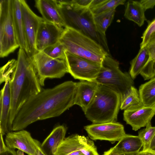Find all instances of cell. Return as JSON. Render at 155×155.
I'll list each match as a JSON object with an SVG mask.
<instances>
[{
  "label": "cell",
  "instance_id": "cell-14",
  "mask_svg": "<svg viewBox=\"0 0 155 155\" xmlns=\"http://www.w3.org/2000/svg\"><path fill=\"white\" fill-rule=\"evenodd\" d=\"M155 114V106H145L140 103L124 110V120L131 126L133 130L136 131L146 126Z\"/></svg>",
  "mask_w": 155,
  "mask_h": 155
},
{
  "label": "cell",
  "instance_id": "cell-5",
  "mask_svg": "<svg viewBox=\"0 0 155 155\" xmlns=\"http://www.w3.org/2000/svg\"><path fill=\"white\" fill-rule=\"evenodd\" d=\"M59 41L68 52L94 62L101 64L108 54L94 40L70 28H64Z\"/></svg>",
  "mask_w": 155,
  "mask_h": 155
},
{
  "label": "cell",
  "instance_id": "cell-38",
  "mask_svg": "<svg viewBox=\"0 0 155 155\" xmlns=\"http://www.w3.org/2000/svg\"><path fill=\"white\" fill-rule=\"evenodd\" d=\"M136 155H155V151L150 150L147 151H141L139 152Z\"/></svg>",
  "mask_w": 155,
  "mask_h": 155
},
{
  "label": "cell",
  "instance_id": "cell-32",
  "mask_svg": "<svg viewBox=\"0 0 155 155\" xmlns=\"http://www.w3.org/2000/svg\"><path fill=\"white\" fill-rule=\"evenodd\" d=\"M146 11L149 9H152L155 6V0H141L139 1Z\"/></svg>",
  "mask_w": 155,
  "mask_h": 155
},
{
  "label": "cell",
  "instance_id": "cell-19",
  "mask_svg": "<svg viewBox=\"0 0 155 155\" xmlns=\"http://www.w3.org/2000/svg\"><path fill=\"white\" fill-rule=\"evenodd\" d=\"M11 9L13 25L16 39L19 48L27 53L28 48L25 33L20 0H11Z\"/></svg>",
  "mask_w": 155,
  "mask_h": 155
},
{
  "label": "cell",
  "instance_id": "cell-20",
  "mask_svg": "<svg viewBox=\"0 0 155 155\" xmlns=\"http://www.w3.org/2000/svg\"><path fill=\"white\" fill-rule=\"evenodd\" d=\"M66 131L64 126H58L45 139L41 146L46 155H56L59 146L65 138Z\"/></svg>",
  "mask_w": 155,
  "mask_h": 155
},
{
  "label": "cell",
  "instance_id": "cell-37",
  "mask_svg": "<svg viewBox=\"0 0 155 155\" xmlns=\"http://www.w3.org/2000/svg\"><path fill=\"white\" fill-rule=\"evenodd\" d=\"M137 154H126L119 153L114 152L112 151L110 149L104 152L103 155H136Z\"/></svg>",
  "mask_w": 155,
  "mask_h": 155
},
{
  "label": "cell",
  "instance_id": "cell-30",
  "mask_svg": "<svg viewBox=\"0 0 155 155\" xmlns=\"http://www.w3.org/2000/svg\"><path fill=\"white\" fill-rule=\"evenodd\" d=\"M125 0H104L99 6L91 10L93 15L99 14L114 8L120 5H124Z\"/></svg>",
  "mask_w": 155,
  "mask_h": 155
},
{
  "label": "cell",
  "instance_id": "cell-10",
  "mask_svg": "<svg viewBox=\"0 0 155 155\" xmlns=\"http://www.w3.org/2000/svg\"><path fill=\"white\" fill-rule=\"evenodd\" d=\"M56 155H100L93 141L78 134L65 138L59 146Z\"/></svg>",
  "mask_w": 155,
  "mask_h": 155
},
{
  "label": "cell",
  "instance_id": "cell-4",
  "mask_svg": "<svg viewBox=\"0 0 155 155\" xmlns=\"http://www.w3.org/2000/svg\"><path fill=\"white\" fill-rule=\"evenodd\" d=\"M121 100L118 93L98 84L95 95L84 113L93 124L117 122Z\"/></svg>",
  "mask_w": 155,
  "mask_h": 155
},
{
  "label": "cell",
  "instance_id": "cell-26",
  "mask_svg": "<svg viewBox=\"0 0 155 155\" xmlns=\"http://www.w3.org/2000/svg\"><path fill=\"white\" fill-rule=\"evenodd\" d=\"M140 103L139 91L133 86L121 97L120 109L124 110Z\"/></svg>",
  "mask_w": 155,
  "mask_h": 155
},
{
  "label": "cell",
  "instance_id": "cell-22",
  "mask_svg": "<svg viewBox=\"0 0 155 155\" xmlns=\"http://www.w3.org/2000/svg\"><path fill=\"white\" fill-rule=\"evenodd\" d=\"M145 11L140 1L129 0L126 5L124 16L127 19L141 27L146 20Z\"/></svg>",
  "mask_w": 155,
  "mask_h": 155
},
{
  "label": "cell",
  "instance_id": "cell-28",
  "mask_svg": "<svg viewBox=\"0 0 155 155\" xmlns=\"http://www.w3.org/2000/svg\"><path fill=\"white\" fill-rule=\"evenodd\" d=\"M146 127L138 132V136L142 143L143 151L150 150L151 143L155 134V127L151 126V122Z\"/></svg>",
  "mask_w": 155,
  "mask_h": 155
},
{
  "label": "cell",
  "instance_id": "cell-23",
  "mask_svg": "<svg viewBox=\"0 0 155 155\" xmlns=\"http://www.w3.org/2000/svg\"><path fill=\"white\" fill-rule=\"evenodd\" d=\"M138 91L143 105L149 107L155 106V76L141 85Z\"/></svg>",
  "mask_w": 155,
  "mask_h": 155
},
{
  "label": "cell",
  "instance_id": "cell-7",
  "mask_svg": "<svg viewBox=\"0 0 155 155\" xmlns=\"http://www.w3.org/2000/svg\"><path fill=\"white\" fill-rule=\"evenodd\" d=\"M19 47L13 25L11 0H1L0 57L7 56Z\"/></svg>",
  "mask_w": 155,
  "mask_h": 155
},
{
  "label": "cell",
  "instance_id": "cell-31",
  "mask_svg": "<svg viewBox=\"0 0 155 155\" xmlns=\"http://www.w3.org/2000/svg\"><path fill=\"white\" fill-rule=\"evenodd\" d=\"M155 34V18L150 21L143 34L142 41L140 44V48L145 46L151 37Z\"/></svg>",
  "mask_w": 155,
  "mask_h": 155
},
{
  "label": "cell",
  "instance_id": "cell-8",
  "mask_svg": "<svg viewBox=\"0 0 155 155\" xmlns=\"http://www.w3.org/2000/svg\"><path fill=\"white\" fill-rule=\"evenodd\" d=\"M41 86L47 78H61L68 73L65 60L54 59L43 51H37L31 58Z\"/></svg>",
  "mask_w": 155,
  "mask_h": 155
},
{
  "label": "cell",
  "instance_id": "cell-41",
  "mask_svg": "<svg viewBox=\"0 0 155 155\" xmlns=\"http://www.w3.org/2000/svg\"><path fill=\"white\" fill-rule=\"evenodd\" d=\"M153 71L154 75L155 76V60L154 61L153 65Z\"/></svg>",
  "mask_w": 155,
  "mask_h": 155
},
{
  "label": "cell",
  "instance_id": "cell-9",
  "mask_svg": "<svg viewBox=\"0 0 155 155\" xmlns=\"http://www.w3.org/2000/svg\"><path fill=\"white\" fill-rule=\"evenodd\" d=\"M65 54L68 73L75 79L95 82L101 64L77 56L66 51Z\"/></svg>",
  "mask_w": 155,
  "mask_h": 155
},
{
  "label": "cell",
  "instance_id": "cell-34",
  "mask_svg": "<svg viewBox=\"0 0 155 155\" xmlns=\"http://www.w3.org/2000/svg\"><path fill=\"white\" fill-rule=\"evenodd\" d=\"M3 136L0 133V153L6 151L8 148L4 142Z\"/></svg>",
  "mask_w": 155,
  "mask_h": 155
},
{
  "label": "cell",
  "instance_id": "cell-2",
  "mask_svg": "<svg viewBox=\"0 0 155 155\" xmlns=\"http://www.w3.org/2000/svg\"><path fill=\"white\" fill-rule=\"evenodd\" d=\"M15 71L11 81L12 95L10 122L12 123L17 113L29 99L42 89L32 59L19 48Z\"/></svg>",
  "mask_w": 155,
  "mask_h": 155
},
{
  "label": "cell",
  "instance_id": "cell-11",
  "mask_svg": "<svg viewBox=\"0 0 155 155\" xmlns=\"http://www.w3.org/2000/svg\"><path fill=\"white\" fill-rule=\"evenodd\" d=\"M20 1L24 32L28 48L27 54L31 58L37 52L36 47V36L40 24L43 19L35 14L25 1Z\"/></svg>",
  "mask_w": 155,
  "mask_h": 155
},
{
  "label": "cell",
  "instance_id": "cell-29",
  "mask_svg": "<svg viewBox=\"0 0 155 155\" xmlns=\"http://www.w3.org/2000/svg\"><path fill=\"white\" fill-rule=\"evenodd\" d=\"M66 51L64 45L59 41L47 47L42 51L52 58L65 60Z\"/></svg>",
  "mask_w": 155,
  "mask_h": 155
},
{
  "label": "cell",
  "instance_id": "cell-13",
  "mask_svg": "<svg viewBox=\"0 0 155 155\" xmlns=\"http://www.w3.org/2000/svg\"><path fill=\"white\" fill-rule=\"evenodd\" d=\"M14 74L0 77V84L5 83L0 92V133L3 136L12 131L10 116L12 103L11 83Z\"/></svg>",
  "mask_w": 155,
  "mask_h": 155
},
{
  "label": "cell",
  "instance_id": "cell-42",
  "mask_svg": "<svg viewBox=\"0 0 155 155\" xmlns=\"http://www.w3.org/2000/svg\"><path fill=\"white\" fill-rule=\"evenodd\" d=\"M153 150V151H155V148L153 150Z\"/></svg>",
  "mask_w": 155,
  "mask_h": 155
},
{
  "label": "cell",
  "instance_id": "cell-3",
  "mask_svg": "<svg viewBox=\"0 0 155 155\" xmlns=\"http://www.w3.org/2000/svg\"><path fill=\"white\" fill-rule=\"evenodd\" d=\"M57 0L65 28L74 29L91 38L111 55L105 33L96 24L90 9L78 6L71 0Z\"/></svg>",
  "mask_w": 155,
  "mask_h": 155
},
{
  "label": "cell",
  "instance_id": "cell-25",
  "mask_svg": "<svg viewBox=\"0 0 155 155\" xmlns=\"http://www.w3.org/2000/svg\"><path fill=\"white\" fill-rule=\"evenodd\" d=\"M145 46L149 52V58L140 74L144 80H147L155 76L153 71V65L155 60V34L151 37Z\"/></svg>",
  "mask_w": 155,
  "mask_h": 155
},
{
  "label": "cell",
  "instance_id": "cell-16",
  "mask_svg": "<svg viewBox=\"0 0 155 155\" xmlns=\"http://www.w3.org/2000/svg\"><path fill=\"white\" fill-rule=\"evenodd\" d=\"M64 28L43 19L40 24L36 36L37 51H42L47 47L59 41Z\"/></svg>",
  "mask_w": 155,
  "mask_h": 155
},
{
  "label": "cell",
  "instance_id": "cell-17",
  "mask_svg": "<svg viewBox=\"0 0 155 155\" xmlns=\"http://www.w3.org/2000/svg\"><path fill=\"white\" fill-rule=\"evenodd\" d=\"M35 3L44 20L65 28L57 0H36Z\"/></svg>",
  "mask_w": 155,
  "mask_h": 155
},
{
  "label": "cell",
  "instance_id": "cell-15",
  "mask_svg": "<svg viewBox=\"0 0 155 155\" xmlns=\"http://www.w3.org/2000/svg\"><path fill=\"white\" fill-rule=\"evenodd\" d=\"M5 141L9 149H17L28 155H37L36 139L32 138L29 132L24 129L9 132L6 134Z\"/></svg>",
  "mask_w": 155,
  "mask_h": 155
},
{
  "label": "cell",
  "instance_id": "cell-24",
  "mask_svg": "<svg viewBox=\"0 0 155 155\" xmlns=\"http://www.w3.org/2000/svg\"><path fill=\"white\" fill-rule=\"evenodd\" d=\"M149 58V55L147 47L140 48L137 54L130 62L129 74L133 80L140 74Z\"/></svg>",
  "mask_w": 155,
  "mask_h": 155
},
{
  "label": "cell",
  "instance_id": "cell-12",
  "mask_svg": "<svg viewBox=\"0 0 155 155\" xmlns=\"http://www.w3.org/2000/svg\"><path fill=\"white\" fill-rule=\"evenodd\" d=\"M84 128L92 140H107L112 143L119 141L126 134L124 126L117 122L93 124Z\"/></svg>",
  "mask_w": 155,
  "mask_h": 155
},
{
  "label": "cell",
  "instance_id": "cell-6",
  "mask_svg": "<svg viewBox=\"0 0 155 155\" xmlns=\"http://www.w3.org/2000/svg\"><path fill=\"white\" fill-rule=\"evenodd\" d=\"M95 82L118 93L121 97L134 84L129 73L123 72L119 68V63L111 56L107 54Z\"/></svg>",
  "mask_w": 155,
  "mask_h": 155
},
{
  "label": "cell",
  "instance_id": "cell-35",
  "mask_svg": "<svg viewBox=\"0 0 155 155\" xmlns=\"http://www.w3.org/2000/svg\"><path fill=\"white\" fill-rule=\"evenodd\" d=\"M36 143L37 147V154L36 155H46L41 147V143L36 139Z\"/></svg>",
  "mask_w": 155,
  "mask_h": 155
},
{
  "label": "cell",
  "instance_id": "cell-33",
  "mask_svg": "<svg viewBox=\"0 0 155 155\" xmlns=\"http://www.w3.org/2000/svg\"><path fill=\"white\" fill-rule=\"evenodd\" d=\"M92 0H73L72 2L81 7L88 8Z\"/></svg>",
  "mask_w": 155,
  "mask_h": 155
},
{
  "label": "cell",
  "instance_id": "cell-18",
  "mask_svg": "<svg viewBox=\"0 0 155 155\" xmlns=\"http://www.w3.org/2000/svg\"><path fill=\"white\" fill-rule=\"evenodd\" d=\"M76 84L74 104L80 106L84 112L95 95L98 84L94 81H81Z\"/></svg>",
  "mask_w": 155,
  "mask_h": 155
},
{
  "label": "cell",
  "instance_id": "cell-27",
  "mask_svg": "<svg viewBox=\"0 0 155 155\" xmlns=\"http://www.w3.org/2000/svg\"><path fill=\"white\" fill-rule=\"evenodd\" d=\"M116 8L99 14L93 15L95 22L102 31L105 32L113 19Z\"/></svg>",
  "mask_w": 155,
  "mask_h": 155
},
{
  "label": "cell",
  "instance_id": "cell-36",
  "mask_svg": "<svg viewBox=\"0 0 155 155\" xmlns=\"http://www.w3.org/2000/svg\"><path fill=\"white\" fill-rule=\"evenodd\" d=\"M0 155H17V152L15 149L8 148L7 150L3 153H0Z\"/></svg>",
  "mask_w": 155,
  "mask_h": 155
},
{
  "label": "cell",
  "instance_id": "cell-40",
  "mask_svg": "<svg viewBox=\"0 0 155 155\" xmlns=\"http://www.w3.org/2000/svg\"><path fill=\"white\" fill-rule=\"evenodd\" d=\"M16 152L17 155H25L24 152L20 150H18Z\"/></svg>",
  "mask_w": 155,
  "mask_h": 155
},
{
  "label": "cell",
  "instance_id": "cell-43",
  "mask_svg": "<svg viewBox=\"0 0 155 155\" xmlns=\"http://www.w3.org/2000/svg\"></svg>",
  "mask_w": 155,
  "mask_h": 155
},
{
  "label": "cell",
  "instance_id": "cell-39",
  "mask_svg": "<svg viewBox=\"0 0 155 155\" xmlns=\"http://www.w3.org/2000/svg\"><path fill=\"white\" fill-rule=\"evenodd\" d=\"M155 148V134L151 143L150 150H152Z\"/></svg>",
  "mask_w": 155,
  "mask_h": 155
},
{
  "label": "cell",
  "instance_id": "cell-1",
  "mask_svg": "<svg viewBox=\"0 0 155 155\" xmlns=\"http://www.w3.org/2000/svg\"><path fill=\"white\" fill-rule=\"evenodd\" d=\"M76 83L67 81L54 87L42 88L21 107L12 123V131L24 130L38 120L59 116L75 105Z\"/></svg>",
  "mask_w": 155,
  "mask_h": 155
},
{
  "label": "cell",
  "instance_id": "cell-21",
  "mask_svg": "<svg viewBox=\"0 0 155 155\" xmlns=\"http://www.w3.org/2000/svg\"><path fill=\"white\" fill-rule=\"evenodd\" d=\"M142 143L138 136L126 134L114 147L110 149L115 153L137 154L142 147Z\"/></svg>",
  "mask_w": 155,
  "mask_h": 155
}]
</instances>
